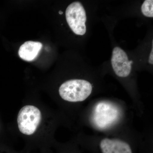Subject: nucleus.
<instances>
[{
  "label": "nucleus",
  "mask_w": 153,
  "mask_h": 153,
  "mask_svg": "<svg viewBox=\"0 0 153 153\" xmlns=\"http://www.w3.org/2000/svg\"><path fill=\"white\" fill-rule=\"evenodd\" d=\"M90 82L82 79H73L63 82L59 88L60 97L69 102L84 101L91 95L92 91Z\"/></svg>",
  "instance_id": "1"
},
{
  "label": "nucleus",
  "mask_w": 153,
  "mask_h": 153,
  "mask_svg": "<svg viewBox=\"0 0 153 153\" xmlns=\"http://www.w3.org/2000/svg\"><path fill=\"white\" fill-rule=\"evenodd\" d=\"M42 120L40 110L33 105H26L19 111L17 117L19 130L24 134L31 135L36 132Z\"/></svg>",
  "instance_id": "2"
},
{
  "label": "nucleus",
  "mask_w": 153,
  "mask_h": 153,
  "mask_svg": "<svg viewBox=\"0 0 153 153\" xmlns=\"http://www.w3.org/2000/svg\"><path fill=\"white\" fill-rule=\"evenodd\" d=\"M66 18L68 26L73 33L83 36L86 32V12L82 4L74 2L68 6L66 11Z\"/></svg>",
  "instance_id": "3"
},
{
  "label": "nucleus",
  "mask_w": 153,
  "mask_h": 153,
  "mask_svg": "<svg viewBox=\"0 0 153 153\" xmlns=\"http://www.w3.org/2000/svg\"><path fill=\"white\" fill-rule=\"evenodd\" d=\"M116 107L112 104L100 102L97 105L93 112L94 124L100 128H105L114 123L119 115Z\"/></svg>",
  "instance_id": "4"
},
{
  "label": "nucleus",
  "mask_w": 153,
  "mask_h": 153,
  "mask_svg": "<svg viewBox=\"0 0 153 153\" xmlns=\"http://www.w3.org/2000/svg\"><path fill=\"white\" fill-rule=\"evenodd\" d=\"M111 63L113 69L117 76L126 77L130 74L133 61H129L126 53L119 47H115L113 50Z\"/></svg>",
  "instance_id": "5"
},
{
  "label": "nucleus",
  "mask_w": 153,
  "mask_h": 153,
  "mask_svg": "<svg viewBox=\"0 0 153 153\" xmlns=\"http://www.w3.org/2000/svg\"><path fill=\"white\" fill-rule=\"evenodd\" d=\"M99 146L102 153H132L128 143L118 139H103Z\"/></svg>",
  "instance_id": "6"
},
{
  "label": "nucleus",
  "mask_w": 153,
  "mask_h": 153,
  "mask_svg": "<svg viewBox=\"0 0 153 153\" xmlns=\"http://www.w3.org/2000/svg\"><path fill=\"white\" fill-rule=\"evenodd\" d=\"M43 47L41 42L28 41L22 44L19 48V55L25 61H31L38 57Z\"/></svg>",
  "instance_id": "7"
},
{
  "label": "nucleus",
  "mask_w": 153,
  "mask_h": 153,
  "mask_svg": "<svg viewBox=\"0 0 153 153\" xmlns=\"http://www.w3.org/2000/svg\"><path fill=\"white\" fill-rule=\"evenodd\" d=\"M142 13L145 16L149 18L153 17V1L146 0L141 7Z\"/></svg>",
  "instance_id": "8"
},
{
  "label": "nucleus",
  "mask_w": 153,
  "mask_h": 153,
  "mask_svg": "<svg viewBox=\"0 0 153 153\" xmlns=\"http://www.w3.org/2000/svg\"><path fill=\"white\" fill-rule=\"evenodd\" d=\"M149 63L152 65L153 64V47L152 48V51H151L149 57Z\"/></svg>",
  "instance_id": "9"
},
{
  "label": "nucleus",
  "mask_w": 153,
  "mask_h": 153,
  "mask_svg": "<svg viewBox=\"0 0 153 153\" xmlns=\"http://www.w3.org/2000/svg\"><path fill=\"white\" fill-rule=\"evenodd\" d=\"M59 13L60 14V15H62L63 13V12L62 11H60L59 12Z\"/></svg>",
  "instance_id": "10"
}]
</instances>
